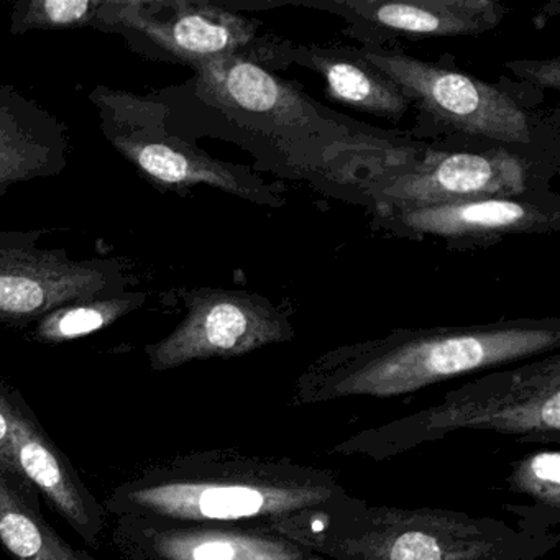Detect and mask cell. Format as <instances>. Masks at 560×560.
Wrapping results in <instances>:
<instances>
[{"mask_svg": "<svg viewBox=\"0 0 560 560\" xmlns=\"http://www.w3.org/2000/svg\"><path fill=\"white\" fill-rule=\"evenodd\" d=\"M316 498L313 491L221 483H162L130 493L133 503L153 513L198 521L242 520L277 513L313 503Z\"/></svg>", "mask_w": 560, "mask_h": 560, "instance_id": "cell-12", "label": "cell"}, {"mask_svg": "<svg viewBox=\"0 0 560 560\" xmlns=\"http://www.w3.org/2000/svg\"><path fill=\"white\" fill-rule=\"evenodd\" d=\"M202 100L247 127L284 137H311L324 122L313 104L278 80L252 55H228L192 65Z\"/></svg>", "mask_w": 560, "mask_h": 560, "instance_id": "cell-8", "label": "cell"}, {"mask_svg": "<svg viewBox=\"0 0 560 560\" xmlns=\"http://www.w3.org/2000/svg\"><path fill=\"white\" fill-rule=\"evenodd\" d=\"M362 57L441 126L501 143H530L529 117L491 84L398 51L362 50Z\"/></svg>", "mask_w": 560, "mask_h": 560, "instance_id": "cell-4", "label": "cell"}, {"mask_svg": "<svg viewBox=\"0 0 560 560\" xmlns=\"http://www.w3.org/2000/svg\"><path fill=\"white\" fill-rule=\"evenodd\" d=\"M0 540L18 560H84L0 475Z\"/></svg>", "mask_w": 560, "mask_h": 560, "instance_id": "cell-16", "label": "cell"}, {"mask_svg": "<svg viewBox=\"0 0 560 560\" xmlns=\"http://www.w3.org/2000/svg\"><path fill=\"white\" fill-rule=\"evenodd\" d=\"M91 101L110 145L162 188L208 185L255 205L281 206L270 186L242 166L219 162L165 129L166 109L145 97L96 88Z\"/></svg>", "mask_w": 560, "mask_h": 560, "instance_id": "cell-2", "label": "cell"}, {"mask_svg": "<svg viewBox=\"0 0 560 560\" xmlns=\"http://www.w3.org/2000/svg\"><path fill=\"white\" fill-rule=\"evenodd\" d=\"M68 162L67 127L0 80V198L12 186L61 175Z\"/></svg>", "mask_w": 560, "mask_h": 560, "instance_id": "cell-11", "label": "cell"}, {"mask_svg": "<svg viewBox=\"0 0 560 560\" xmlns=\"http://www.w3.org/2000/svg\"><path fill=\"white\" fill-rule=\"evenodd\" d=\"M303 5L340 15L362 31L408 38L477 37L497 28L506 14L491 0H323Z\"/></svg>", "mask_w": 560, "mask_h": 560, "instance_id": "cell-10", "label": "cell"}, {"mask_svg": "<svg viewBox=\"0 0 560 560\" xmlns=\"http://www.w3.org/2000/svg\"><path fill=\"white\" fill-rule=\"evenodd\" d=\"M186 317L168 337L147 349L153 370L176 369L192 360L238 357L290 340L287 314L268 298L244 290H179Z\"/></svg>", "mask_w": 560, "mask_h": 560, "instance_id": "cell-5", "label": "cell"}, {"mask_svg": "<svg viewBox=\"0 0 560 560\" xmlns=\"http://www.w3.org/2000/svg\"><path fill=\"white\" fill-rule=\"evenodd\" d=\"M530 477L544 487H552L559 491L560 485V455L559 452H542L529 462Z\"/></svg>", "mask_w": 560, "mask_h": 560, "instance_id": "cell-22", "label": "cell"}, {"mask_svg": "<svg viewBox=\"0 0 560 560\" xmlns=\"http://www.w3.org/2000/svg\"><path fill=\"white\" fill-rule=\"evenodd\" d=\"M508 70L516 77L536 84L542 90L559 91L560 88V58L556 57L547 61H511Z\"/></svg>", "mask_w": 560, "mask_h": 560, "instance_id": "cell-21", "label": "cell"}, {"mask_svg": "<svg viewBox=\"0 0 560 560\" xmlns=\"http://www.w3.org/2000/svg\"><path fill=\"white\" fill-rule=\"evenodd\" d=\"M441 544L425 533L411 530L396 537L389 549V560H442Z\"/></svg>", "mask_w": 560, "mask_h": 560, "instance_id": "cell-19", "label": "cell"}, {"mask_svg": "<svg viewBox=\"0 0 560 560\" xmlns=\"http://www.w3.org/2000/svg\"><path fill=\"white\" fill-rule=\"evenodd\" d=\"M19 409L5 398L0 389V475H19L15 464L14 441L15 421H18Z\"/></svg>", "mask_w": 560, "mask_h": 560, "instance_id": "cell-20", "label": "cell"}, {"mask_svg": "<svg viewBox=\"0 0 560 560\" xmlns=\"http://www.w3.org/2000/svg\"><path fill=\"white\" fill-rule=\"evenodd\" d=\"M42 232H0V323L27 324L91 298L126 293L129 278L117 260H73L38 247Z\"/></svg>", "mask_w": 560, "mask_h": 560, "instance_id": "cell-3", "label": "cell"}, {"mask_svg": "<svg viewBox=\"0 0 560 560\" xmlns=\"http://www.w3.org/2000/svg\"><path fill=\"white\" fill-rule=\"evenodd\" d=\"M147 301V294L140 291H126L119 296L91 298L74 301L51 311L37 320L35 337L45 343H61L68 340L90 336L106 329L110 324L139 310Z\"/></svg>", "mask_w": 560, "mask_h": 560, "instance_id": "cell-17", "label": "cell"}, {"mask_svg": "<svg viewBox=\"0 0 560 560\" xmlns=\"http://www.w3.org/2000/svg\"><path fill=\"white\" fill-rule=\"evenodd\" d=\"M103 0H21L11 14V32L74 31L96 24Z\"/></svg>", "mask_w": 560, "mask_h": 560, "instance_id": "cell-18", "label": "cell"}, {"mask_svg": "<svg viewBox=\"0 0 560 560\" xmlns=\"http://www.w3.org/2000/svg\"><path fill=\"white\" fill-rule=\"evenodd\" d=\"M14 454L21 477L31 480L74 527L84 530L91 526L86 503L60 455L21 411L15 421Z\"/></svg>", "mask_w": 560, "mask_h": 560, "instance_id": "cell-14", "label": "cell"}, {"mask_svg": "<svg viewBox=\"0 0 560 560\" xmlns=\"http://www.w3.org/2000/svg\"><path fill=\"white\" fill-rule=\"evenodd\" d=\"M560 320L516 319L483 326L395 330L323 359L337 395L395 396L478 369L549 352Z\"/></svg>", "mask_w": 560, "mask_h": 560, "instance_id": "cell-1", "label": "cell"}, {"mask_svg": "<svg viewBox=\"0 0 560 560\" xmlns=\"http://www.w3.org/2000/svg\"><path fill=\"white\" fill-rule=\"evenodd\" d=\"M526 163L503 149L439 153L409 172L393 173L366 188L380 208H425L485 198H521Z\"/></svg>", "mask_w": 560, "mask_h": 560, "instance_id": "cell-7", "label": "cell"}, {"mask_svg": "<svg viewBox=\"0 0 560 560\" xmlns=\"http://www.w3.org/2000/svg\"><path fill=\"white\" fill-rule=\"evenodd\" d=\"M166 560H294L281 544L222 530H166L153 540Z\"/></svg>", "mask_w": 560, "mask_h": 560, "instance_id": "cell-15", "label": "cell"}, {"mask_svg": "<svg viewBox=\"0 0 560 560\" xmlns=\"http://www.w3.org/2000/svg\"><path fill=\"white\" fill-rule=\"evenodd\" d=\"M94 27L136 32L179 63L247 55L257 24L205 0H103Z\"/></svg>", "mask_w": 560, "mask_h": 560, "instance_id": "cell-6", "label": "cell"}, {"mask_svg": "<svg viewBox=\"0 0 560 560\" xmlns=\"http://www.w3.org/2000/svg\"><path fill=\"white\" fill-rule=\"evenodd\" d=\"M383 222L415 235L465 244H493L514 234L559 229V212L521 198H485L425 208H380Z\"/></svg>", "mask_w": 560, "mask_h": 560, "instance_id": "cell-9", "label": "cell"}, {"mask_svg": "<svg viewBox=\"0 0 560 560\" xmlns=\"http://www.w3.org/2000/svg\"><path fill=\"white\" fill-rule=\"evenodd\" d=\"M277 50L319 73L329 96L343 106L393 120L401 119L412 106L388 77L362 57V51L291 44Z\"/></svg>", "mask_w": 560, "mask_h": 560, "instance_id": "cell-13", "label": "cell"}]
</instances>
